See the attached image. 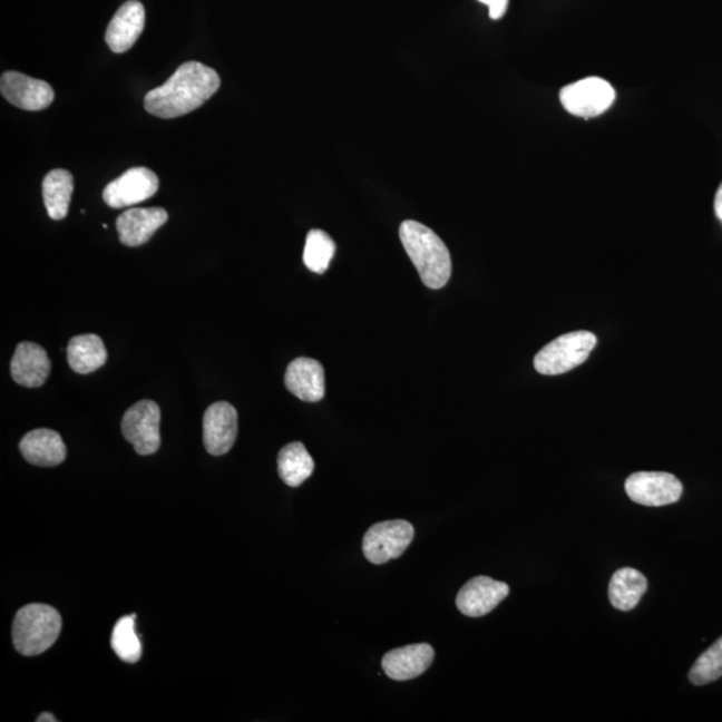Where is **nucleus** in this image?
Returning <instances> with one entry per match:
<instances>
[{"label":"nucleus","instance_id":"423d86ee","mask_svg":"<svg viewBox=\"0 0 722 722\" xmlns=\"http://www.w3.org/2000/svg\"><path fill=\"white\" fill-rule=\"evenodd\" d=\"M559 99L562 106L573 116L594 118L611 109L615 91L607 80L588 77L564 87Z\"/></svg>","mask_w":722,"mask_h":722},{"label":"nucleus","instance_id":"1a4fd4ad","mask_svg":"<svg viewBox=\"0 0 722 722\" xmlns=\"http://www.w3.org/2000/svg\"><path fill=\"white\" fill-rule=\"evenodd\" d=\"M157 174L147 167H133L114 179L104 191V201L114 209L144 203L158 192Z\"/></svg>","mask_w":722,"mask_h":722},{"label":"nucleus","instance_id":"5701e85b","mask_svg":"<svg viewBox=\"0 0 722 722\" xmlns=\"http://www.w3.org/2000/svg\"><path fill=\"white\" fill-rule=\"evenodd\" d=\"M136 614L120 618L113 628L111 647L118 657L129 664H136L143 655V645L136 633Z\"/></svg>","mask_w":722,"mask_h":722},{"label":"nucleus","instance_id":"0eeeda50","mask_svg":"<svg viewBox=\"0 0 722 722\" xmlns=\"http://www.w3.org/2000/svg\"><path fill=\"white\" fill-rule=\"evenodd\" d=\"M160 410L152 400L138 401L124 414L123 433L139 455H152L160 446Z\"/></svg>","mask_w":722,"mask_h":722},{"label":"nucleus","instance_id":"cd10ccee","mask_svg":"<svg viewBox=\"0 0 722 722\" xmlns=\"http://www.w3.org/2000/svg\"><path fill=\"white\" fill-rule=\"evenodd\" d=\"M37 721H38V722H47V721H49V722H56V721H58V720H57L56 718H53V715H52L51 713H42V714L39 715V718L37 719Z\"/></svg>","mask_w":722,"mask_h":722},{"label":"nucleus","instance_id":"ddd939ff","mask_svg":"<svg viewBox=\"0 0 722 722\" xmlns=\"http://www.w3.org/2000/svg\"><path fill=\"white\" fill-rule=\"evenodd\" d=\"M145 7L138 0H129L119 7L106 30V43L113 52L123 53L136 45L145 29Z\"/></svg>","mask_w":722,"mask_h":722},{"label":"nucleus","instance_id":"393cba45","mask_svg":"<svg viewBox=\"0 0 722 722\" xmlns=\"http://www.w3.org/2000/svg\"><path fill=\"white\" fill-rule=\"evenodd\" d=\"M722 677V637L700 655L689 672L693 685L702 686Z\"/></svg>","mask_w":722,"mask_h":722},{"label":"nucleus","instance_id":"6e6552de","mask_svg":"<svg viewBox=\"0 0 722 722\" xmlns=\"http://www.w3.org/2000/svg\"><path fill=\"white\" fill-rule=\"evenodd\" d=\"M625 490L635 504L661 507L679 501L684 487L672 474L641 471L626 479Z\"/></svg>","mask_w":722,"mask_h":722},{"label":"nucleus","instance_id":"20e7f679","mask_svg":"<svg viewBox=\"0 0 722 722\" xmlns=\"http://www.w3.org/2000/svg\"><path fill=\"white\" fill-rule=\"evenodd\" d=\"M597 338L587 331L564 334L542 348L534 359V367L542 374H562L574 370L591 357Z\"/></svg>","mask_w":722,"mask_h":722},{"label":"nucleus","instance_id":"b1692460","mask_svg":"<svg viewBox=\"0 0 722 722\" xmlns=\"http://www.w3.org/2000/svg\"><path fill=\"white\" fill-rule=\"evenodd\" d=\"M334 252H336V244L325 232L313 230L308 233L303 256L308 270L318 274L325 273Z\"/></svg>","mask_w":722,"mask_h":722},{"label":"nucleus","instance_id":"f8f14e48","mask_svg":"<svg viewBox=\"0 0 722 722\" xmlns=\"http://www.w3.org/2000/svg\"><path fill=\"white\" fill-rule=\"evenodd\" d=\"M238 431L236 408L226 401H218L207 408L204 414V443L206 451L221 457L232 450Z\"/></svg>","mask_w":722,"mask_h":722},{"label":"nucleus","instance_id":"7ed1b4c3","mask_svg":"<svg viewBox=\"0 0 722 722\" xmlns=\"http://www.w3.org/2000/svg\"><path fill=\"white\" fill-rule=\"evenodd\" d=\"M60 628L62 618L56 608L43 604L27 605L13 619V646L27 657L42 654L58 640Z\"/></svg>","mask_w":722,"mask_h":722},{"label":"nucleus","instance_id":"a878e982","mask_svg":"<svg viewBox=\"0 0 722 722\" xmlns=\"http://www.w3.org/2000/svg\"><path fill=\"white\" fill-rule=\"evenodd\" d=\"M479 2L488 6L490 18L495 20L504 18L508 7V0H479Z\"/></svg>","mask_w":722,"mask_h":722},{"label":"nucleus","instance_id":"9d476101","mask_svg":"<svg viewBox=\"0 0 722 722\" xmlns=\"http://www.w3.org/2000/svg\"><path fill=\"white\" fill-rule=\"evenodd\" d=\"M2 96L13 106L27 111H40L52 104V87L45 80L25 76L18 71H6L0 79Z\"/></svg>","mask_w":722,"mask_h":722},{"label":"nucleus","instance_id":"a211bd4d","mask_svg":"<svg viewBox=\"0 0 722 722\" xmlns=\"http://www.w3.org/2000/svg\"><path fill=\"white\" fill-rule=\"evenodd\" d=\"M19 450L29 464L39 467H53L64 464L67 448L62 438L49 428H38L20 440Z\"/></svg>","mask_w":722,"mask_h":722},{"label":"nucleus","instance_id":"9b49d317","mask_svg":"<svg viewBox=\"0 0 722 722\" xmlns=\"http://www.w3.org/2000/svg\"><path fill=\"white\" fill-rule=\"evenodd\" d=\"M510 587L505 582L490 577H475L460 588L457 595V607L467 617L478 618L491 613L507 595Z\"/></svg>","mask_w":722,"mask_h":722},{"label":"nucleus","instance_id":"dca6fc26","mask_svg":"<svg viewBox=\"0 0 722 722\" xmlns=\"http://www.w3.org/2000/svg\"><path fill=\"white\" fill-rule=\"evenodd\" d=\"M435 658L431 645L417 644L393 648L384 655L381 666L388 677L394 681H407L419 677Z\"/></svg>","mask_w":722,"mask_h":722},{"label":"nucleus","instance_id":"aec40b11","mask_svg":"<svg viewBox=\"0 0 722 722\" xmlns=\"http://www.w3.org/2000/svg\"><path fill=\"white\" fill-rule=\"evenodd\" d=\"M67 360L74 372L80 374L96 372L107 360L103 339L92 333L72 338L67 345Z\"/></svg>","mask_w":722,"mask_h":722},{"label":"nucleus","instance_id":"6ab92c4d","mask_svg":"<svg viewBox=\"0 0 722 722\" xmlns=\"http://www.w3.org/2000/svg\"><path fill=\"white\" fill-rule=\"evenodd\" d=\"M647 588L644 574L633 567L619 568L608 584V599L621 612H631L640 604Z\"/></svg>","mask_w":722,"mask_h":722},{"label":"nucleus","instance_id":"4be33fe9","mask_svg":"<svg viewBox=\"0 0 722 722\" xmlns=\"http://www.w3.org/2000/svg\"><path fill=\"white\" fill-rule=\"evenodd\" d=\"M277 466L280 478L291 487L303 485L314 470V461L300 441H293L281 448Z\"/></svg>","mask_w":722,"mask_h":722},{"label":"nucleus","instance_id":"4468645a","mask_svg":"<svg viewBox=\"0 0 722 722\" xmlns=\"http://www.w3.org/2000/svg\"><path fill=\"white\" fill-rule=\"evenodd\" d=\"M167 212L163 207H137L120 214L117 231L120 243L126 246H140L166 224Z\"/></svg>","mask_w":722,"mask_h":722},{"label":"nucleus","instance_id":"f03ea898","mask_svg":"<svg viewBox=\"0 0 722 722\" xmlns=\"http://www.w3.org/2000/svg\"><path fill=\"white\" fill-rule=\"evenodd\" d=\"M399 234L423 284L430 290L446 286L451 277V256L438 234L413 219L404 221Z\"/></svg>","mask_w":722,"mask_h":722},{"label":"nucleus","instance_id":"39448f33","mask_svg":"<svg viewBox=\"0 0 722 722\" xmlns=\"http://www.w3.org/2000/svg\"><path fill=\"white\" fill-rule=\"evenodd\" d=\"M414 528L407 520H387L368 528L363 539V553L373 565H384L399 558L411 545Z\"/></svg>","mask_w":722,"mask_h":722},{"label":"nucleus","instance_id":"bb28decb","mask_svg":"<svg viewBox=\"0 0 722 722\" xmlns=\"http://www.w3.org/2000/svg\"><path fill=\"white\" fill-rule=\"evenodd\" d=\"M714 211L715 216H718L722 223V184L720 185L718 193H715Z\"/></svg>","mask_w":722,"mask_h":722},{"label":"nucleus","instance_id":"412c9836","mask_svg":"<svg viewBox=\"0 0 722 722\" xmlns=\"http://www.w3.org/2000/svg\"><path fill=\"white\" fill-rule=\"evenodd\" d=\"M74 177L69 170L53 169L46 174L42 184L43 203L51 219H64L69 213Z\"/></svg>","mask_w":722,"mask_h":722},{"label":"nucleus","instance_id":"f257e3e1","mask_svg":"<svg viewBox=\"0 0 722 722\" xmlns=\"http://www.w3.org/2000/svg\"><path fill=\"white\" fill-rule=\"evenodd\" d=\"M219 86V76L212 67L186 62L163 86L146 94L145 109L158 118L183 117L203 106Z\"/></svg>","mask_w":722,"mask_h":722},{"label":"nucleus","instance_id":"f3484780","mask_svg":"<svg viewBox=\"0 0 722 722\" xmlns=\"http://www.w3.org/2000/svg\"><path fill=\"white\" fill-rule=\"evenodd\" d=\"M51 363L42 347L23 341L11 360V377L18 384L29 388L43 386L49 378Z\"/></svg>","mask_w":722,"mask_h":722},{"label":"nucleus","instance_id":"2eb2a0df","mask_svg":"<svg viewBox=\"0 0 722 722\" xmlns=\"http://www.w3.org/2000/svg\"><path fill=\"white\" fill-rule=\"evenodd\" d=\"M284 380L287 391L306 403H316L324 398V367L318 360L310 358L293 360L286 368Z\"/></svg>","mask_w":722,"mask_h":722}]
</instances>
